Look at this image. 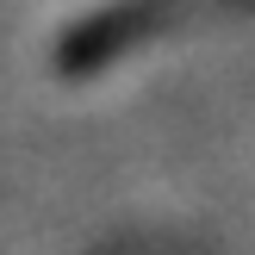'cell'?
Wrapping results in <instances>:
<instances>
[{
	"mask_svg": "<svg viewBox=\"0 0 255 255\" xmlns=\"http://www.w3.org/2000/svg\"><path fill=\"white\" fill-rule=\"evenodd\" d=\"M206 6H231V0H119L112 19H100V37H149L162 25H174V12H206Z\"/></svg>",
	"mask_w": 255,
	"mask_h": 255,
	"instance_id": "6da1fadb",
	"label": "cell"
}]
</instances>
